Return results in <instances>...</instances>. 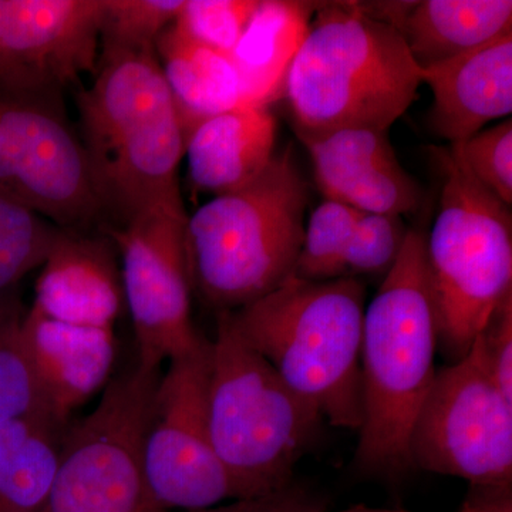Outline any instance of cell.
<instances>
[{
  "label": "cell",
  "instance_id": "cell-9",
  "mask_svg": "<svg viewBox=\"0 0 512 512\" xmlns=\"http://www.w3.org/2000/svg\"><path fill=\"white\" fill-rule=\"evenodd\" d=\"M413 470L470 485L512 483V402L491 376L476 339L437 369L409 440Z\"/></svg>",
  "mask_w": 512,
  "mask_h": 512
},
{
  "label": "cell",
  "instance_id": "cell-1",
  "mask_svg": "<svg viewBox=\"0 0 512 512\" xmlns=\"http://www.w3.org/2000/svg\"><path fill=\"white\" fill-rule=\"evenodd\" d=\"M94 74L77 93L79 137L109 227L154 212L187 221L178 184L187 137L156 49H100Z\"/></svg>",
  "mask_w": 512,
  "mask_h": 512
},
{
  "label": "cell",
  "instance_id": "cell-22",
  "mask_svg": "<svg viewBox=\"0 0 512 512\" xmlns=\"http://www.w3.org/2000/svg\"><path fill=\"white\" fill-rule=\"evenodd\" d=\"M64 429L40 419L0 423V512H46Z\"/></svg>",
  "mask_w": 512,
  "mask_h": 512
},
{
  "label": "cell",
  "instance_id": "cell-15",
  "mask_svg": "<svg viewBox=\"0 0 512 512\" xmlns=\"http://www.w3.org/2000/svg\"><path fill=\"white\" fill-rule=\"evenodd\" d=\"M124 305L117 248L104 229H63L42 265L32 309L70 325L113 329Z\"/></svg>",
  "mask_w": 512,
  "mask_h": 512
},
{
  "label": "cell",
  "instance_id": "cell-13",
  "mask_svg": "<svg viewBox=\"0 0 512 512\" xmlns=\"http://www.w3.org/2000/svg\"><path fill=\"white\" fill-rule=\"evenodd\" d=\"M104 0H0V93L62 101L96 72Z\"/></svg>",
  "mask_w": 512,
  "mask_h": 512
},
{
  "label": "cell",
  "instance_id": "cell-33",
  "mask_svg": "<svg viewBox=\"0 0 512 512\" xmlns=\"http://www.w3.org/2000/svg\"><path fill=\"white\" fill-rule=\"evenodd\" d=\"M338 512H412L406 510H387V508H375V507H367V505L357 504L353 505V507L345 508V510Z\"/></svg>",
  "mask_w": 512,
  "mask_h": 512
},
{
  "label": "cell",
  "instance_id": "cell-8",
  "mask_svg": "<svg viewBox=\"0 0 512 512\" xmlns=\"http://www.w3.org/2000/svg\"><path fill=\"white\" fill-rule=\"evenodd\" d=\"M161 369L136 362L111 377L96 409L60 440L46 512H165L146 476V434Z\"/></svg>",
  "mask_w": 512,
  "mask_h": 512
},
{
  "label": "cell",
  "instance_id": "cell-24",
  "mask_svg": "<svg viewBox=\"0 0 512 512\" xmlns=\"http://www.w3.org/2000/svg\"><path fill=\"white\" fill-rule=\"evenodd\" d=\"M62 228L0 190V296L42 268Z\"/></svg>",
  "mask_w": 512,
  "mask_h": 512
},
{
  "label": "cell",
  "instance_id": "cell-19",
  "mask_svg": "<svg viewBox=\"0 0 512 512\" xmlns=\"http://www.w3.org/2000/svg\"><path fill=\"white\" fill-rule=\"evenodd\" d=\"M318 5L301 0H258L231 55L245 107H269L284 97L286 76Z\"/></svg>",
  "mask_w": 512,
  "mask_h": 512
},
{
  "label": "cell",
  "instance_id": "cell-7",
  "mask_svg": "<svg viewBox=\"0 0 512 512\" xmlns=\"http://www.w3.org/2000/svg\"><path fill=\"white\" fill-rule=\"evenodd\" d=\"M441 173L439 212L426 264L439 353L447 365L471 350L512 295V212L478 183L453 147H431Z\"/></svg>",
  "mask_w": 512,
  "mask_h": 512
},
{
  "label": "cell",
  "instance_id": "cell-25",
  "mask_svg": "<svg viewBox=\"0 0 512 512\" xmlns=\"http://www.w3.org/2000/svg\"><path fill=\"white\" fill-rule=\"evenodd\" d=\"M363 212L339 201L323 200L313 210L293 278L332 281L342 278L343 259Z\"/></svg>",
  "mask_w": 512,
  "mask_h": 512
},
{
  "label": "cell",
  "instance_id": "cell-3",
  "mask_svg": "<svg viewBox=\"0 0 512 512\" xmlns=\"http://www.w3.org/2000/svg\"><path fill=\"white\" fill-rule=\"evenodd\" d=\"M421 84V67L396 28L357 2L319 3L282 99L305 144L340 130L389 131Z\"/></svg>",
  "mask_w": 512,
  "mask_h": 512
},
{
  "label": "cell",
  "instance_id": "cell-16",
  "mask_svg": "<svg viewBox=\"0 0 512 512\" xmlns=\"http://www.w3.org/2000/svg\"><path fill=\"white\" fill-rule=\"evenodd\" d=\"M433 92L429 126L461 144L490 121L512 113V32L453 59L421 69Z\"/></svg>",
  "mask_w": 512,
  "mask_h": 512
},
{
  "label": "cell",
  "instance_id": "cell-14",
  "mask_svg": "<svg viewBox=\"0 0 512 512\" xmlns=\"http://www.w3.org/2000/svg\"><path fill=\"white\" fill-rule=\"evenodd\" d=\"M313 174L326 200L342 202L363 214H412L423 191L404 170L389 131L340 130L305 143Z\"/></svg>",
  "mask_w": 512,
  "mask_h": 512
},
{
  "label": "cell",
  "instance_id": "cell-11",
  "mask_svg": "<svg viewBox=\"0 0 512 512\" xmlns=\"http://www.w3.org/2000/svg\"><path fill=\"white\" fill-rule=\"evenodd\" d=\"M211 339L168 360L161 373L146 434L148 488L164 511L207 510L234 500L212 446L208 423Z\"/></svg>",
  "mask_w": 512,
  "mask_h": 512
},
{
  "label": "cell",
  "instance_id": "cell-12",
  "mask_svg": "<svg viewBox=\"0 0 512 512\" xmlns=\"http://www.w3.org/2000/svg\"><path fill=\"white\" fill-rule=\"evenodd\" d=\"M185 220L154 212L104 227L121 258L124 303L136 333L137 362L158 367L204 342L191 318Z\"/></svg>",
  "mask_w": 512,
  "mask_h": 512
},
{
  "label": "cell",
  "instance_id": "cell-31",
  "mask_svg": "<svg viewBox=\"0 0 512 512\" xmlns=\"http://www.w3.org/2000/svg\"><path fill=\"white\" fill-rule=\"evenodd\" d=\"M191 512H328V503L311 488L291 483L275 493Z\"/></svg>",
  "mask_w": 512,
  "mask_h": 512
},
{
  "label": "cell",
  "instance_id": "cell-4",
  "mask_svg": "<svg viewBox=\"0 0 512 512\" xmlns=\"http://www.w3.org/2000/svg\"><path fill=\"white\" fill-rule=\"evenodd\" d=\"M308 202L288 146L254 181L198 208L185 222L192 292L217 313L234 312L285 284L301 254Z\"/></svg>",
  "mask_w": 512,
  "mask_h": 512
},
{
  "label": "cell",
  "instance_id": "cell-30",
  "mask_svg": "<svg viewBox=\"0 0 512 512\" xmlns=\"http://www.w3.org/2000/svg\"><path fill=\"white\" fill-rule=\"evenodd\" d=\"M477 340L491 376L512 402V295L495 309Z\"/></svg>",
  "mask_w": 512,
  "mask_h": 512
},
{
  "label": "cell",
  "instance_id": "cell-21",
  "mask_svg": "<svg viewBox=\"0 0 512 512\" xmlns=\"http://www.w3.org/2000/svg\"><path fill=\"white\" fill-rule=\"evenodd\" d=\"M156 55L185 137L202 121L245 107L231 56L188 39L174 23L158 37Z\"/></svg>",
  "mask_w": 512,
  "mask_h": 512
},
{
  "label": "cell",
  "instance_id": "cell-18",
  "mask_svg": "<svg viewBox=\"0 0 512 512\" xmlns=\"http://www.w3.org/2000/svg\"><path fill=\"white\" fill-rule=\"evenodd\" d=\"M275 141L269 107H241L202 121L185 143L192 187L215 197L245 187L271 163Z\"/></svg>",
  "mask_w": 512,
  "mask_h": 512
},
{
  "label": "cell",
  "instance_id": "cell-32",
  "mask_svg": "<svg viewBox=\"0 0 512 512\" xmlns=\"http://www.w3.org/2000/svg\"><path fill=\"white\" fill-rule=\"evenodd\" d=\"M458 512H512V483L470 485Z\"/></svg>",
  "mask_w": 512,
  "mask_h": 512
},
{
  "label": "cell",
  "instance_id": "cell-29",
  "mask_svg": "<svg viewBox=\"0 0 512 512\" xmlns=\"http://www.w3.org/2000/svg\"><path fill=\"white\" fill-rule=\"evenodd\" d=\"M457 151L470 174L505 205H512V120L478 131Z\"/></svg>",
  "mask_w": 512,
  "mask_h": 512
},
{
  "label": "cell",
  "instance_id": "cell-20",
  "mask_svg": "<svg viewBox=\"0 0 512 512\" xmlns=\"http://www.w3.org/2000/svg\"><path fill=\"white\" fill-rule=\"evenodd\" d=\"M421 69L512 32L511 0L410 2L396 26Z\"/></svg>",
  "mask_w": 512,
  "mask_h": 512
},
{
  "label": "cell",
  "instance_id": "cell-17",
  "mask_svg": "<svg viewBox=\"0 0 512 512\" xmlns=\"http://www.w3.org/2000/svg\"><path fill=\"white\" fill-rule=\"evenodd\" d=\"M22 335L53 417L66 427L70 414L110 382L114 330L70 325L30 308Z\"/></svg>",
  "mask_w": 512,
  "mask_h": 512
},
{
  "label": "cell",
  "instance_id": "cell-23",
  "mask_svg": "<svg viewBox=\"0 0 512 512\" xmlns=\"http://www.w3.org/2000/svg\"><path fill=\"white\" fill-rule=\"evenodd\" d=\"M23 316L15 291L0 296V423L40 419L63 427L53 417L23 342Z\"/></svg>",
  "mask_w": 512,
  "mask_h": 512
},
{
  "label": "cell",
  "instance_id": "cell-26",
  "mask_svg": "<svg viewBox=\"0 0 512 512\" xmlns=\"http://www.w3.org/2000/svg\"><path fill=\"white\" fill-rule=\"evenodd\" d=\"M184 0H104L100 49H156Z\"/></svg>",
  "mask_w": 512,
  "mask_h": 512
},
{
  "label": "cell",
  "instance_id": "cell-5",
  "mask_svg": "<svg viewBox=\"0 0 512 512\" xmlns=\"http://www.w3.org/2000/svg\"><path fill=\"white\" fill-rule=\"evenodd\" d=\"M365 302L366 286L360 279L303 281L291 276L231 316L249 345L325 423L359 431Z\"/></svg>",
  "mask_w": 512,
  "mask_h": 512
},
{
  "label": "cell",
  "instance_id": "cell-2",
  "mask_svg": "<svg viewBox=\"0 0 512 512\" xmlns=\"http://www.w3.org/2000/svg\"><path fill=\"white\" fill-rule=\"evenodd\" d=\"M437 353L426 234L409 228L402 254L363 319V423L355 453L360 473L399 481L413 471L410 434L437 375Z\"/></svg>",
  "mask_w": 512,
  "mask_h": 512
},
{
  "label": "cell",
  "instance_id": "cell-27",
  "mask_svg": "<svg viewBox=\"0 0 512 512\" xmlns=\"http://www.w3.org/2000/svg\"><path fill=\"white\" fill-rule=\"evenodd\" d=\"M407 232L409 228L400 215H360L343 259L342 278H384L402 254Z\"/></svg>",
  "mask_w": 512,
  "mask_h": 512
},
{
  "label": "cell",
  "instance_id": "cell-6",
  "mask_svg": "<svg viewBox=\"0 0 512 512\" xmlns=\"http://www.w3.org/2000/svg\"><path fill=\"white\" fill-rule=\"evenodd\" d=\"M208 423L232 497L245 500L293 483L325 420L249 345L231 312H220L211 339Z\"/></svg>",
  "mask_w": 512,
  "mask_h": 512
},
{
  "label": "cell",
  "instance_id": "cell-28",
  "mask_svg": "<svg viewBox=\"0 0 512 512\" xmlns=\"http://www.w3.org/2000/svg\"><path fill=\"white\" fill-rule=\"evenodd\" d=\"M258 0H184L174 28L188 39L231 56Z\"/></svg>",
  "mask_w": 512,
  "mask_h": 512
},
{
  "label": "cell",
  "instance_id": "cell-10",
  "mask_svg": "<svg viewBox=\"0 0 512 512\" xmlns=\"http://www.w3.org/2000/svg\"><path fill=\"white\" fill-rule=\"evenodd\" d=\"M0 190L59 228L92 231L106 220L62 101L0 93Z\"/></svg>",
  "mask_w": 512,
  "mask_h": 512
}]
</instances>
